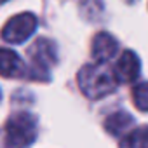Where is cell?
I'll return each instance as SVG.
<instances>
[{
    "instance_id": "3957f363",
    "label": "cell",
    "mask_w": 148,
    "mask_h": 148,
    "mask_svg": "<svg viewBox=\"0 0 148 148\" xmlns=\"http://www.w3.org/2000/svg\"><path fill=\"white\" fill-rule=\"evenodd\" d=\"M30 56V71L28 77L35 80H49L51 77V68L58 61L56 45L49 38H38L32 44L28 49Z\"/></svg>"
},
{
    "instance_id": "4fadbf2b",
    "label": "cell",
    "mask_w": 148,
    "mask_h": 148,
    "mask_svg": "<svg viewBox=\"0 0 148 148\" xmlns=\"http://www.w3.org/2000/svg\"><path fill=\"white\" fill-rule=\"evenodd\" d=\"M0 98H2V92H0Z\"/></svg>"
},
{
    "instance_id": "8992f818",
    "label": "cell",
    "mask_w": 148,
    "mask_h": 148,
    "mask_svg": "<svg viewBox=\"0 0 148 148\" xmlns=\"http://www.w3.org/2000/svg\"><path fill=\"white\" fill-rule=\"evenodd\" d=\"M119 51V42L113 38V35L106 33V32H99L94 38H92V45H91V54L92 59L98 63H108Z\"/></svg>"
},
{
    "instance_id": "9c48e42d",
    "label": "cell",
    "mask_w": 148,
    "mask_h": 148,
    "mask_svg": "<svg viewBox=\"0 0 148 148\" xmlns=\"http://www.w3.org/2000/svg\"><path fill=\"white\" fill-rule=\"evenodd\" d=\"M120 148H148V125L125 132L120 139Z\"/></svg>"
},
{
    "instance_id": "5b68a950",
    "label": "cell",
    "mask_w": 148,
    "mask_h": 148,
    "mask_svg": "<svg viewBox=\"0 0 148 148\" xmlns=\"http://www.w3.org/2000/svg\"><path fill=\"white\" fill-rule=\"evenodd\" d=\"M139 71H141V63H139V58L136 56V52H132V51H124L113 68L115 79L119 84L134 82L139 77Z\"/></svg>"
},
{
    "instance_id": "277c9868",
    "label": "cell",
    "mask_w": 148,
    "mask_h": 148,
    "mask_svg": "<svg viewBox=\"0 0 148 148\" xmlns=\"http://www.w3.org/2000/svg\"><path fill=\"white\" fill-rule=\"evenodd\" d=\"M35 30H37V16L32 12H21L5 23L0 35L9 44H23L35 33Z\"/></svg>"
},
{
    "instance_id": "6da1fadb",
    "label": "cell",
    "mask_w": 148,
    "mask_h": 148,
    "mask_svg": "<svg viewBox=\"0 0 148 148\" xmlns=\"http://www.w3.org/2000/svg\"><path fill=\"white\" fill-rule=\"evenodd\" d=\"M77 82L82 94L89 99H101L112 94L119 84L115 79L113 68H110L106 63H98V61L80 68Z\"/></svg>"
},
{
    "instance_id": "52a82bcc",
    "label": "cell",
    "mask_w": 148,
    "mask_h": 148,
    "mask_svg": "<svg viewBox=\"0 0 148 148\" xmlns=\"http://www.w3.org/2000/svg\"><path fill=\"white\" fill-rule=\"evenodd\" d=\"M0 75L5 79H19L26 75L25 61L18 52L0 47Z\"/></svg>"
},
{
    "instance_id": "30bf717a",
    "label": "cell",
    "mask_w": 148,
    "mask_h": 148,
    "mask_svg": "<svg viewBox=\"0 0 148 148\" xmlns=\"http://www.w3.org/2000/svg\"><path fill=\"white\" fill-rule=\"evenodd\" d=\"M132 99L136 108H139L141 112H148V82H141L132 87Z\"/></svg>"
},
{
    "instance_id": "7a4b0ae2",
    "label": "cell",
    "mask_w": 148,
    "mask_h": 148,
    "mask_svg": "<svg viewBox=\"0 0 148 148\" xmlns=\"http://www.w3.org/2000/svg\"><path fill=\"white\" fill-rule=\"evenodd\" d=\"M4 134L12 148H28L37 139L38 120L30 112H16L7 119Z\"/></svg>"
},
{
    "instance_id": "7c38bea8",
    "label": "cell",
    "mask_w": 148,
    "mask_h": 148,
    "mask_svg": "<svg viewBox=\"0 0 148 148\" xmlns=\"http://www.w3.org/2000/svg\"><path fill=\"white\" fill-rule=\"evenodd\" d=\"M0 2H7V0H0Z\"/></svg>"
},
{
    "instance_id": "ba28073f",
    "label": "cell",
    "mask_w": 148,
    "mask_h": 148,
    "mask_svg": "<svg viewBox=\"0 0 148 148\" xmlns=\"http://www.w3.org/2000/svg\"><path fill=\"white\" fill-rule=\"evenodd\" d=\"M132 125H134V119L127 112H115V113L108 115L105 120L106 132H110L113 136H124L125 132H129L132 129Z\"/></svg>"
},
{
    "instance_id": "8fae6325",
    "label": "cell",
    "mask_w": 148,
    "mask_h": 148,
    "mask_svg": "<svg viewBox=\"0 0 148 148\" xmlns=\"http://www.w3.org/2000/svg\"><path fill=\"white\" fill-rule=\"evenodd\" d=\"M0 148H12L9 143H7V139H5V134L0 131Z\"/></svg>"
}]
</instances>
